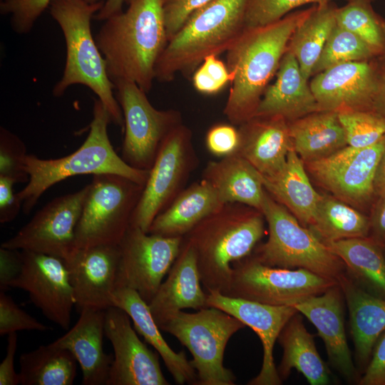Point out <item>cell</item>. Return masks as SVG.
I'll return each instance as SVG.
<instances>
[{
	"instance_id": "14",
	"label": "cell",
	"mask_w": 385,
	"mask_h": 385,
	"mask_svg": "<svg viewBox=\"0 0 385 385\" xmlns=\"http://www.w3.org/2000/svg\"><path fill=\"white\" fill-rule=\"evenodd\" d=\"M88 188L87 185L76 192L53 199L1 247L67 260L76 249V228Z\"/></svg>"
},
{
	"instance_id": "49",
	"label": "cell",
	"mask_w": 385,
	"mask_h": 385,
	"mask_svg": "<svg viewBox=\"0 0 385 385\" xmlns=\"http://www.w3.org/2000/svg\"><path fill=\"white\" fill-rule=\"evenodd\" d=\"M22 266L21 250L1 247L0 249V290L6 292L18 277Z\"/></svg>"
},
{
	"instance_id": "37",
	"label": "cell",
	"mask_w": 385,
	"mask_h": 385,
	"mask_svg": "<svg viewBox=\"0 0 385 385\" xmlns=\"http://www.w3.org/2000/svg\"><path fill=\"white\" fill-rule=\"evenodd\" d=\"M337 23L357 36L376 58L385 57V19L371 2L353 0L337 8Z\"/></svg>"
},
{
	"instance_id": "43",
	"label": "cell",
	"mask_w": 385,
	"mask_h": 385,
	"mask_svg": "<svg viewBox=\"0 0 385 385\" xmlns=\"http://www.w3.org/2000/svg\"><path fill=\"white\" fill-rule=\"evenodd\" d=\"M232 76L225 62L217 56L205 58L192 75L195 89L205 95H215L231 83Z\"/></svg>"
},
{
	"instance_id": "45",
	"label": "cell",
	"mask_w": 385,
	"mask_h": 385,
	"mask_svg": "<svg viewBox=\"0 0 385 385\" xmlns=\"http://www.w3.org/2000/svg\"><path fill=\"white\" fill-rule=\"evenodd\" d=\"M213 0H162V8L168 41L197 10Z\"/></svg>"
},
{
	"instance_id": "33",
	"label": "cell",
	"mask_w": 385,
	"mask_h": 385,
	"mask_svg": "<svg viewBox=\"0 0 385 385\" xmlns=\"http://www.w3.org/2000/svg\"><path fill=\"white\" fill-rule=\"evenodd\" d=\"M346 266L348 275L366 292L385 299V250L370 236L324 242Z\"/></svg>"
},
{
	"instance_id": "6",
	"label": "cell",
	"mask_w": 385,
	"mask_h": 385,
	"mask_svg": "<svg viewBox=\"0 0 385 385\" xmlns=\"http://www.w3.org/2000/svg\"><path fill=\"white\" fill-rule=\"evenodd\" d=\"M249 0H213L195 11L168 41L155 66V80L192 76L205 57L226 53L245 29Z\"/></svg>"
},
{
	"instance_id": "52",
	"label": "cell",
	"mask_w": 385,
	"mask_h": 385,
	"mask_svg": "<svg viewBox=\"0 0 385 385\" xmlns=\"http://www.w3.org/2000/svg\"><path fill=\"white\" fill-rule=\"evenodd\" d=\"M374 112L385 117V57L378 58L377 92Z\"/></svg>"
},
{
	"instance_id": "25",
	"label": "cell",
	"mask_w": 385,
	"mask_h": 385,
	"mask_svg": "<svg viewBox=\"0 0 385 385\" xmlns=\"http://www.w3.org/2000/svg\"><path fill=\"white\" fill-rule=\"evenodd\" d=\"M275 76L274 83L266 88L255 115L278 116L290 122L320 111L309 81L304 78L295 56L288 50Z\"/></svg>"
},
{
	"instance_id": "29",
	"label": "cell",
	"mask_w": 385,
	"mask_h": 385,
	"mask_svg": "<svg viewBox=\"0 0 385 385\" xmlns=\"http://www.w3.org/2000/svg\"><path fill=\"white\" fill-rule=\"evenodd\" d=\"M223 203L205 180L183 189L153 221L148 233L164 237H184Z\"/></svg>"
},
{
	"instance_id": "41",
	"label": "cell",
	"mask_w": 385,
	"mask_h": 385,
	"mask_svg": "<svg viewBox=\"0 0 385 385\" xmlns=\"http://www.w3.org/2000/svg\"><path fill=\"white\" fill-rule=\"evenodd\" d=\"M27 155L24 143L4 128L0 130V175L12 178L16 183L28 182L29 176L24 170V160Z\"/></svg>"
},
{
	"instance_id": "26",
	"label": "cell",
	"mask_w": 385,
	"mask_h": 385,
	"mask_svg": "<svg viewBox=\"0 0 385 385\" xmlns=\"http://www.w3.org/2000/svg\"><path fill=\"white\" fill-rule=\"evenodd\" d=\"M338 282L349 309L356 359L366 369L377 339L385 331V299L362 289L347 273Z\"/></svg>"
},
{
	"instance_id": "40",
	"label": "cell",
	"mask_w": 385,
	"mask_h": 385,
	"mask_svg": "<svg viewBox=\"0 0 385 385\" xmlns=\"http://www.w3.org/2000/svg\"><path fill=\"white\" fill-rule=\"evenodd\" d=\"M332 0H249L245 26L267 25L284 17L294 9L308 4H324Z\"/></svg>"
},
{
	"instance_id": "24",
	"label": "cell",
	"mask_w": 385,
	"mask_h": 385,
	"mask_svg": "<svg viewBox=\"0 0 385 385\" xmlns=\"http://www.w3.org/2000/svg\"><path fill=\"white\" fill-rule=\"evenodd\" d=\"M239 126L240 145L236 153L263 176L278 172L292 148L288 122L278 116L255 115Z\"/></svg>"
},
{
	"instance_id": "54",
	"label": "cell",
	"mask_w": 385,
	"mask_h": 385,
	"mask_svg": "<svg viewBox=\"0 0 385 385\" xmlns=\"http://www.w3.org/2000/svg\"><path fill=\"white\" fill-rule=\"evenodd\" d=\"M374 190L377 197L385 193V150L381 157L376 169L374 178Z\"/></svg>"
},
{
	"instance_id": "8",
	"label": "cell",
	"mask_w": 385,
	"mask_h": 385,
	"mask_svg": "<svg viewBox=\"0 0 385 385\" xmlns=\"http://www.w3.org/2000/svg\"><path fill=\"white\" fill-rule=\"evenodd\" d=\"M245 325L238 319L212 307L195 313L182 310L170 316L160 330L178 339L192 356L190 363L197 385H234L236 377L223 364L229 339Z\"/></svg>"
},
{
	"instance_id": "53",
	"label": "cell",
	"mask_w": 385,
	"mask_h": 385,
	"mask_svg": "<svg viewBox=\"0 0 385 385\" xmlns=\"http://www.w3.org/2000/svg\"><path fill=\"white\" fill-rule=\"evenodd\" d=\"M125 0H106L102 8L93 18L98 21H105L111 16L121 12Z\"/></svg>"
},
{
	"instance_id": "15",
	"label": "cell",
	"mask_w": 385,
	"mask_h": 385,
	"mask_svg": "<svg viewBox=\"0 0 385 385\" xmlns=\"http://www.w3.org/2000/svg\"><path fill=\"white\" fill-rule=\"evenodd\" d=\"M384 150L385 135L370 146L346 145L305 164L315 180L334 197L350 205L364 206L376 197L374 178Z\"/></svg>"
},
{
	"instance_id": "39",
	"label": "cell",
	"mask_w": 385,
	"mask_h": 385,
	"mask_svg": "<svg viewBox=\"0 0 385 385\" xmlns=\"http://www.w3.org/2000/svg\"><path fill=\"white\" fill-rule=\"evenodd\" d=\"M347 145L370 146L385 135V117L370 111L342 110L337 112Z\"/></svg>"
},
{
	"instance_id": "9",
	"label": "cell",
	"mask_w": 385,
	"mask_h": 385,
	"mask_svg": "<svg viewBox=\"0 0 385 385\" xmlns=\"http://www.w3.org/2000/svg\"><path fill=\"white\" fill-rule=\"evenodd\" d=\"M76 228V247L118 245L130 225L144 186L124 176L93 175Z\"/></svg>"
},
{
	"instance_id": "19",
	"label": "cell",
	"mask_w": 385,
	"mask_h": 385,
	"mask_svg": "<svg viewBox=\"0 0 385 385\" xmlns=\"http://www.w3.org/2000/svg\"><path fill=\"white\" fill-rule=\"evenodd\" d=\"M119 260V244H108L77 248L65 261L79 312L113 306Z\"/></svg>"
},
{
	"instance_id": "18",
	"label": "cell",
	"mask_w": 385,
	"mask_h": 385,
	"mask_svg": "<svg viewBox=\"0 0 385 385\" xmlns=\"http://www.w3.org/2000/svg\"><path fill=\"white\" fill-rule=\"evenodd\" d=\"M377 81L378 58L334 66L312 76L309 86L320 111H374Z\"/></svg>"
},
{
	"instance_id": "4",
	"label": "cell",
	"mask_w": 385,
	"mask_h": 385,
	"mask_svg": "<svg viewBox=\"0 0 385 385\" xmlns=\"http://www.w3.org/2000/svg\"><path fill=\"white\" fill-rule=\"evenodd\" d=\"M111 122V116L102 102L95 99L89 133L78 150L56 159H41L27 154L24 166L29 179L26 185L16 192L25 214L30 212L46 190L75 175L112 173L145 185L150 170L131 167L114 150L108 135Z\"/></svg>"
},
{
	"instance_id": "11",
	"label": "cell",
	"mask_w": 385,
	"mask_h": 385,
	"mask_svg": "<svg viewBox=\"0 0 385 385\" xmlns=\"http://www.w3.org/2000/svg\"><path fill=\"white\" fill-rule=\"evenodd\" d=\"M116 99L124 118L122 158L129 165L150 170L166 136L183 123L182 114L175 109L158 110L135 82L112 81Z\"/></svg>"
},
{
	"instance_id": "38",
	"label": "cell",
	"mask_w": 385,
	"mask_h": 385,
	"mask_svg": "<svg viewBox=\"0 0 385 385\" xmlns=\"http://www.w3.org/2000/svg\"><path fill=\"white\" fill-rule=\"evenodd\" d=\"M374 58H377L357 36L337 23L313 68L312 77L339 64Z\"/></svg>"
},
{
	"instance_id": "36",
	"label": "cell",
	"mask_w": 385,
	"mask_h": 385,
	"mask_svg": "<svg viewBox=\"0 0 385 385\" xmlns=\"http://www.w3.org/2000/svg\"><path fill=\"white\" fill-rule=\"evenodd\" d=\"M309 229L324 243L370 234V219L334 195H321Z\"/></svg>"
},
{
	"instance_id": "10",
	"label": "cell",
	"mask_w": 385,
	"mask_h": 385,
	"mask_svg": "<svg viewBox=\"0 0 385 385\" xmlns=\"http://www.w3.org/2000/svg\"><path fill=\"white\" fill-rule=\"evenodd\" d=\"M232 269L225 295L274 306H294L338 283L302 268L267 266L250 256L233 262Z\"/></svg>"
},
{
	"instance_id": "51",
	"label": "cell",
	"mask_w": 385,
	"mask_h": 385,
	"mask_svg": "<svg viewBox=\"0 0 385 385\" xmlns=\"http://www.w3.org/2000/svg\"><path fill=\"white\" fill-rule=\"evenodd\" d=\"M369 219V236L385 247V193L378 196Z\"/></svg>"
},
{
	"instance_id": "32",
	"label": "cell",
	"mask_w": 385,
	"mask_h": 385,
	"mask_svg": "<svg viewBox=\"0 0 385 385\" xmlns=\"http://www.w3.org/2000/svg\"><path fill=\"white\" fill-rule=\"evenodd\" d=\"M292 148L304 163L327 157L347 145L338 113L319 111L288 122Z\"/></svg>"
},
{
	"instance_id": "46",
	"label": "cell",
	"mask_w": 385,
	"mask_h": 385,
	"mask_svg": "<svg viewBox=\"0 0 385 385\" xmlns=\"http://www.w3.org/2000/svg\"><path fill=\"white\" fill-rule=\"evenodd\" d=\"M240 133L233 124L217 123L211 126L205 136L207 150L217 157H225L237 153Z\"/></svg>"
},
{
	"instance_id": "17",
	"label": "cell",
	"mask_w": 385,
	"mask_h": 385,
	"mask_svg": "<svg viewBox=\"0 0 385 385\" xmlns=\"http://www.w3.org/2000/svg\"><path fill=\"white\" fill-rule=\"evenodd\" d=\"M130 318L122 309L106 310L105 336L114 356L106 385H168L159 362V354L138 337Z\"/></svg>"
},
{
	"instance_id": "5",
	"label": "cell",
	"mask_w": 385,
	"mask_h": 385,
	"mask_svg": "<svg viewBox=\"0 0 385 385\" xmlns=\"http://www.w3.org/2000/svg\"><path fill=\"white\" fill-rule=\"evenodd\" d=\"M104 1L52 0L48 6L59 25L66 42V58L61 78L53 88V95L62 96L68 87L81 84L90 88L108 111L111 122L123 127L124 118L107 72L106 64L95 38L91 22Z\"/></svg>"
},
{
	"instance_id": "7",
	"label": "cell",
	"mask_w": 385,
	"mask_h": 385,
	"mask_svg": "<svg viewBox=\"0 0 385 385\" xmlns=\"http://www.w3.org/2000/svg\"><path fill=\"white\" fill-rule=\"evenodd\" d=\"M261 212L269 237L256 249L257 260L270 267L302 268L337 282L346 273L342 260L266 190Z\"/></svg>"
},
{
	"instance_id": "44",
	"label": "cell",
	"mask_w": 385,
	"mask_h": 385,
	"mask_svg": "<svg viewBox=\"0 0 385 385\" xmlns=\"http://www.w3.org/2000/svg\"><path fill=\"white\" fill-rule=\"evenodd\" d=\"M51 329L21 309L5 292H0V335L23 330L44 332Z\"/></svg>"
},
{
	"instance_id": "34",
	"label": "cell",
	"mask_w": 385,
	"mask_h": 385,
	"mask_svg": "<svg viewBox=\"0 0 385 385\" xmlns=\"http://www.w3.org/2000/svg\"><path fill=\"white\" fill-rule=\"evenodd\" d=\"M337 6L331 2L315 4L292 34L287 50L295 56L305 79L312 77L324 45L337 25Z\"/></svg>"
},
{
	"instance_id": "55",
	"label": "cell",
	"mask_w": 385,
	"mask_h": 385,
	"mask_svg": "<svg viewBox=\"0 0 385 385\" xmlns=\"http://www.w3.org/2000/svg\"><path fill=\"white\" fill-rule=\"evenodd\" d=\"M353 1V0H347V1ZM364 1H369V2L371 3L374 0H364Z\"/></svg>"
},
{
	"instance_id": "16",
	"label": "cell",
	"mask_w": 385,
	"mask_h": 385,
	"mask_svg": "<svg viewBox=\"0 0 385 385\" xmlns=\"http://www.w3.org/2000/svg\"><path fill=\"white\" fill-rule=\"evenodd\" d=\"M21 252V269L11 288L28 292L32 303L48 319L68 329L75 300L65 261L41 253Z\"/></svg>"
},
{
	"instance_id": "2",
	"label": "cell",
	"mask_w": 385,
	"mask_h": 385,
	"mask_svg": "<svg viewBox=\"0 0 385 385\" xmlns=\"http://www.w3.org/2000/svg\"><path fill=\"white\" fill-rule=\"evenodd\" d=\"M125 11L104 21L96 35L112 81L125 78L148 93L168 38L162 0H125Z\"/></svg>"
},
{
	"instance_id": "31",
	"label": "cell",
	"mask_w": 385,
	"mask_h": 385,
	"mask_svg": "<svg viewBox=\"0 0 385 385\" xmlns=\"http://www.w3.org/2000/svg\"><path fill=\"white\" fill-rule=\"evenodd\" d=\"M283 355L277 369L281 379L288 378L292 369L302 373L311 385L330 383L329 369L319 354L314 337L306 329L301 313L294 314L277 338Z\"/></svg>"
},
{
	"instance_id": "3",
	"label": "cell",
	"mask_w": 385,
	"mask_h": 385,
	"mask_svg": "<svg viewBox=\"0 0 385 385\" xmlns=\"http://www.w3.org/2000/svg\"><path fill=\"white\" fill-rule=\"evenodd\" d=\"M265 220L257 209L228 202L183 237L194 250L201 283L207 292L226 294L232 264L250 255L265 234Z\"/></svg>"
},
{
	"instance_id": "35",
	"label": "cell",
	"mask_w": 385,
	"mask_h": 385,
	"mask_svg": "<svg viewBox=\"0 0 385 385\" xmlns=\"http://www.w3.org/2000/svg\"><path fill=\"white\" fill-rule=\"evenodd\" d=\"M19 364L21 385H72L76 376L73 354L52 343L23 353Z\"/></svg>"
},
{
	"instance_id": "23",
	"label": "cell",
	"mask_w": 385,
	"mask_h": 385,
	"mask_svg": "<svg viewBox=\"0 0 385 385\" xmlns=\"http://www.w3.org/2000/svg\"><path fill=\"white\" fill-rule=\"evenodd\" d=\"M106 309L85 308L75 325L53 344L69 350L82 371L83 385H106L113 356L103 351Z\"/></svg>"
},
{
	"instance_id": "21",
	"label": "cell",
	"mask_w": 385,
	"mask_h": 385,
	"mask_svg": "<svg viewBox=\"0 0 385 385\" xmlns=\"http://www.w3.org/2000/svg\"><path fill=\"white\" fill-rule=\"evenodd\" d=\"M344 297L339 282L324 293L295 304L301 314L316 327L331 365L346 381H359L344 327Z\"/></svg>"
},
{
	"instance_id": "48",
	"label": "cell",
	"mask_w": 385,
	"mask_h": 385,
	"mask_svg": "<svg viewBox=\"0 0 385 385\" xmlns=\"http://www.w3.org/2000/svg\"><path fill=\"white\" fill-rule=\"evenodd\" d=\"M16 183L11 178L0 175V222H11L19 214L22 202L13 188Z\"/></svg>"
},
{
	"instance_id": "1",
	"label": "cell",
	"mask_w": 385,
	"mask_h": 385,
	"mask_svg": "<svg viewBox=\"0 0 385 385\" xmlns=\"http://www.w3.org/2000/svg\"><path fill=\"white\" fill-rule=\"evenodd\" d=\"M314 5L267 25L245 27L226 52L225 63L232 81L223 113L230 123L240 125L255 115L292 34Z\"/></svg>"
},
{
	"instance_id": "13",
	"label": "cell",
	"mask_w": 385,
	"mask_h": 385,
	"mask_svg": "<svg viewBox=\"0 0 385 385\" xmlns=\"http://www.w3.org/2000/svg\"><path fill=\"white\" fill-rule=\"evenodd\" d=\"M183 237L150 234L130 225L119 243L116 287L135 290L148 304L177 258Z\"/></svg>"
},
{
	"instance_id": "12",
	"label": "cell",
	"mask_w": 385,
	"mask_h": 385,
	"mask_svg": "<svg viewBox=\"0 0 385 385\" xmlns=\"http://www.w3.org/2000/svg\"><path fill=\"white\" fill-rule=\"evenodd\" d=\"M197 165L192 130L182 123L162 143L131 217L130 225L148 232L156 216L183 190Z\"/></svg>"
},
{
	"instance_id": "22",
	"label": "cell",
	"mask_w": 385,
	"mask_h": 385,
	"mask_svg": "<svg viewBox=\"0 0 385 385\" xmlns=\"http://www.w3.org/2000/svg\"><path fill=\"white\" fill-rule=\"evenodd\" d=\"M195 253L183 238L180 252L156 294L148 304L151 314L160 327L183 309L199 310L207 307V292L201 286Z\"/></svg>"
},
{
	"instance_id": "20",
	"label": "cell",
	"mask_w": 385,
	"mask_h": 385,
	"mask_svg": "<svg viewBox=\"0 0 385 385\" xmlns=\"http://www.w3.org/2000/svg\"><path fill=\"white\" fill-rule=\"evenodd\" d=\"M208 307L220 309L240 320L259 337L263 347L260 373L249 385H280L282 380L276 368L273 349L279 333L298 310L293 306H274L242 298L232 297L219 292H207Z\"/></svg>"
},
{
	"instance_id": "42",
	"label": "cell",
	"mask_w": 385,
	"mask_h": 385,
	"mask_svg": "<svg viewBox=\"0 0 385 385\" xmlns=\"http://www.w3.org/2000/svg\"><path fill=\"white\" fill-rule=\"evenodd\" d=\"M52 0H1L0 12L11 15V26L19 34L29 33ZM97 3L102 0H86Z\"/></svg>"
},
{
	"instance_id": "50",
	"label": "cell",
	"mask_w": 385,
	"mask_h": 385,
	"mask_svg": "<svg viewBox=\"0 0 385 385\" xmlns=\"http://www.w3.org/2000/svg\"><path fill=\"white\" fill-rule=\"evenodd\" d=\"M17 349V334H8L6 353L0 364V385L19 384V375L14 368V359Z\"/></svg>"
},
{
	"instance_id": "28",
	"label": "cell",
	"mask_w": 385,
	"mask_h": 385,
	"mask_svg": "<svg viewBox=\"0 0 385 385\" xmlns=\"http://www.w3.org/2000/svg\"><path fill=\"white\" fill-rule=\"evenodd\" d=\"M202 179L212 186L223 203H241L261 211L265 192L262 175L240 155L209 162Z\"/></svg>"
},
{
	"instance_id": "47",
	"label": "cell",
	"mask_w": 385,
	"mask_h": 385,
	"mask_svg": "<svg viewBox=\"0 0 385 385\" xmlns=\"http://www.w3.org/2000/svg\"><path fill=\"white\" fill-rule=\"evenodd\" d=\"M359 385H385V331L377 339Z\"/></svg>"
},
{
	"instance_id": "27",
	"label": "cell",
	"mask_w": 385,
	"mask_h": 385,
	"mask_svg": "<svg viewBox=\"0 0 385 385\" xmlns=\"http://www.w3.org/2000/svg\"><path fill=\"white\" fill-rule=\"evenodd\" d=\"M113 305L128 314L136 332L159 354L176 384H196V371L185 353L183 351L175 352L167 344L151 314L148 304L135 290L127 287L116 289Z\"/></svg>"
},
{
	"instance_id": "30",
	"label": "cell",
	"mask_w": 385,
	"mask_h": 385,
	"mask_svg": "<svg viewBox=\"0 0 385 385\" xmlns=\"http://www.w3.org/2000/svg\"><path fill=\"white\" fill-rule=\"evenodd\" d=\"M262 180L265 190L303 226L312 224L321 195L312 185L304 163L293 148L284 166L272 175H262Z\"/></svg>"
}]
</instances>
